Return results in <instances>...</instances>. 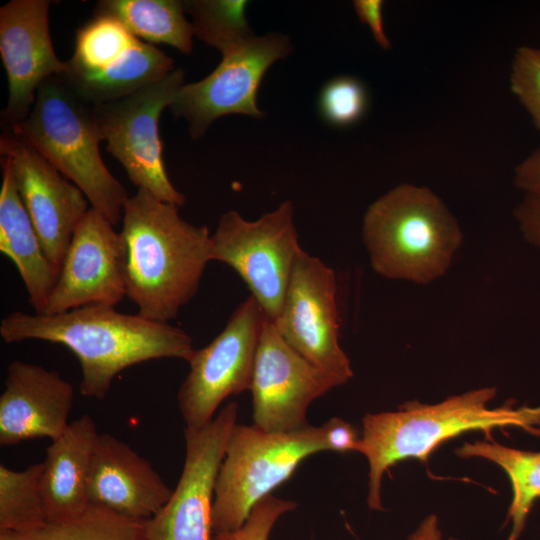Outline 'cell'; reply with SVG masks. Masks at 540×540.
<instances>
[{"label": "cell", "mask_w": 540, "mask_h": 540, "mask_svg": "<svg viewBox=\"0 0 540 540\" xmlns=\"http://www.w3.org/2000/svg\"><path fill=\"white\" fill-rule=\"evenodd\" d=\"M119 231L126 296L140 316L169 323L197 293L212 261L207 226L184 220L178 206L137 189Z\"/></svg>", "instance_id": "cell-2"}, {"label": "cell", "mask_w": 540, "mask_h": 540, "mask_svg": "<svg viewBox=\"0 0 540 540\" xmlns=\"http://www.w3.org/2000/svg\"><path fill=\"white\" fill-rule=\"evenodd\" d=\"M0 251L16 266L29 304L43 314L58 273L49 262L17 190L10 162L1 157Z\"/></svg>", "instance_id": "cell-20"}, {"label": "cell", "mask_w": 540, "mask_h": 540, "mask_svg": "<svg viewBox=\"0 0 540 540\" xmlns=\"http://www.w3.org/2000/svg\"><path fill=\"white\" fill-rule=\"evenodd\" d=\"M0 540H143V524L90 503L75 519L46 522L28 532L0 533Z\"/></svg>", "instance_id": "cell-24"}, {"label": "cell", "mask_w": 540, "mask_h": 540, "mask_svg": "<svg viewBox=\"0 0 540 540\" xmlns=\"http://www.w3.org/2000/svg\"><path fill=\"white\" fill-rule=\"evenodd\" d=\"M513 182L525 194L540 197V146L516 165Z\"/></svg>", "instance_id": "cell-34"}, {"label": "cell", "mask_w": 540, "mask_h": 540, "mask_svg": "<svg viewBox=\"0 0 540 540\" xmlns=\"http://www.w3.org/2000/svg\"><path fill=\"white\" fill-rule=\"evenodd\" d=\"M264 321L262 309L250 296L208 345L194 350L177 394L186 429L203 428L225 398L250 390Z\"/></svg>", "instance_id": "cell-9"}, {"label": "cell", "mask_w": 540, "mask_h": 540, "mask_svg": "<svg viewBox=\"0 0 540 540\" xmlns=\"http://www.w3.org/2000/svg\"><path fill=\"white\" fill-rule=\"evenodd\" d=\"M455 453L462 458L489 460L505 471L512 488L508 510L511 531L507 540H518L533 504L540 499V452L515 449L487 439L466 442Z\"/></svg>", "instance_id": "cell-23"}, {"label": "cell", "mask_w": 540, "mask_h": 540, "mask_svg": "<svg viewBox=\"0 0 540 540\" xmlns=\"http://www.w3.org/2000/svg\"><path fill=\"white\" fill-rule=\"evenodd\" d=\"M540 48V47H539Z\"/></svg>", "instance_id": "cell-36"}, {"label": "cell", "mask_w": 540, "mask_h": 540, "mask_svg": "<svg viewBox=\"0 0 540 540\" xmlns=\"http://www.w3.org/2000/svg\"><path fill=\"white\" fill-rule=\"evenodd\" d=\"M362 236L377 274L417 284L443 276L463 241L444 201L430 188L411 183L391 188L368 206Z\"/></svg>", "instance_id": "cell-4"}, {"label": "cell", "mask_w": 540, "mask_h": 540, "mask_svg": "<svg viewBox=\"0 0 540 540\" xmlns=\"http://www.w3.org/2000/svg\"><path fill=\"white\" fill-rule=\"evenodd\" d=\"M510 89L540 132V48L521 46L515 51Z\"/></svg>", "instance_id": "cell-29"}, {"label": "cell", "mask_w": 540, "mask_h": 540, "mask_svg": "<svg viewBox=\"0 0 540 540\" xmlns=\"http://www.w3.org/2000/svg\"><path fill=\"white\" fill-rule=\"evenodd\" d=\"M174 61L153 44L139 40L120 59L89 73L60 75L82 100L95 106L127 97L174 70Z\"/></svg>", "instance_id": "cell-21"}, {"label": "cell", "mask_w": 540, "mask_h": 540, "mask_svg": "<svg viewBox=\"0 0 540 540\" xmlns=\"http://www.w3.org/2000/svg\"><path fill=\"white\" fill-rule=\"evenodd\" d=\"M50 5L49 0H11L0 8V55L9 90L1 113L3 130L21 123L41 84L66 68L53 48Z\"/></svg>", "instance_id": "cell-15"}, {"label": "cell", "mask_w": 540, "mask_h": 540, "mask_svg": "<svg viewBox=\"0 0 540 540\" xmlns=\"http://www.w3.org/2000/svg\"><path fill=\"white\" fill-rule=\"evenodd\" d=\"M514 215L525 239L540 249V197L525 194Z\"/></svg>", "instance_id": "cell-32"}, {"label": "cell", "mask_w": 540, "mask_h": 540, "mask_svg": "<svg viewBox=\"0 0 540 540\" xmlns=\"http://www.w3.org/2000/svg\"><path fill=\"white\" fill-rule=\"evenodd\" d=\"M334 271L304 250L294 265L281 312L272 322L284 341L312 365L342 384L353 377L339 345Z\"/></svg>", "instance_id": "cell-10"}, {"label": "cell", "mask_w": 540, "mask_h": 540, "mask_svg": "<svg viewBox=\"0 0 540 540\" xmlns=\"http://www.w3.org/2000/svg\"><path fill=\"white\" fill-rule=\"evenodd\" d=\"M290 51L289 39L282 34L253 35L223 54L205 78L184 84L169 107L172 114L188 122L193 138L203 136L216 119L228 114L261 118L263 112L256 104L261 80Z\"/></svg>", "instance_id": "cell-12"}, {"label": "cell", "mask_w": 540, "mask_h": 540, "mask_svg": "<svg viewBox=\"0 0 540 540\" xmlns=\"http://www.w3.org/2000/svg\"><path fill=\"white\" fill-rule=\"evenodd\" d=\"M496 388L484 387L451 396L440 403L405 402L397 411L366 414L356 450L369 463L367 504L383 510L381 483L385 472L406 459L428 462L444 442L459 435L482 431L492 439L493 429L516 427L540 436V406L490 408Z\"/></svg>", "instance_id": "cell-3"}, {"label": "cell", "mask_w": 540, "mask_h": 540, "mask_svg": "<svg viewBox=\"0 0 540 540\" xmlns=\"http://www.w3.org/2000/svg\"><path fill=\"white\" fill-rule=\"evenodd\" d=\"M302 250L290 201L254 221L245 220L237 211H227L211 235L212 260L235 270L271 322L281 312Z\"/></svg>", "instance_id": "cell-7"}, {"label": "cell", "mask_w": 540, "mask_h": 540, "mask_svg": "<svg viewBox=\"0 0 540 540\" xmlns=\"http://www.w3.org/2000/svg\"><path fill=\"white\" fill-rule=\"evenodd\" d=\"M296 507V502L270 494L256 504L240 528L214 534L213 540H268L277 520Z\"/></svg>", "instance_id": "cell-30"}, {"label": "cell", "mask_w": 540, "mask_h": 540, "mask_svg": "<svg viewBox=\"0 0 540 540\" xmlns=\"http://www.w3.org/2000/svg\"><path fill=\"white\" fill-rule=\"evenodd\" d=\"M183 4L192 18L193 34L221 55L254 35L246 19L247 1L192 0Z\"/></svg>", "instance_id": "cell-27"}, {"label": "cell", "mask_w": 540, "mask_h": 540, "mask_svg": "<svg viewBox=\"0 0 540 540\" xmlns=\"http://www.w3.org/2000/svg\"><path fill=\"white\" fill-rule=\"evenodd\" d=\"M1 157L10 162L18 193L59 275L73 233L88 210L84 193L20 135L3 130Z\"/></svg>", "instance_id": "cell-14"}, {"label": "cell", "mask_w": 540, "mask_h": 540, "mask_svg": "<svg viewBox=\"0 0 540 540\" xmlns=\"http://www.w3.org/2000/svg\"><path fill=\"white\" fill-rule=\"evenodd\" d=\"M367 91L355 77L338 76L323 87L319 109L323 118L335 126H349L358 122L367 109Z\"/></svg>", "instance_id": "cell-28"}, {"label": "cell", "mask_w": 540, "mask_h": 540, "mask_svg": "<svg viewBox=\"0 0 540 540\" xmlns=\"http://www.w3.org/2000/svg\"><path fill=\"white\" fill-rule=\"evenodd\" d=\"M321 427L328 450L341 453L356 450L360 438L350 423L334 417Z\"/></svg>", "instance_id": "cell-33"}, {"label": "cell", "mask_w": 540, "mask_h": 540, "mask_svg": "<svg viewBox=\"0 0 540 540\" xmlns=\"http://www.w3.org/2000/svg\"><path fill=\"white\" fill-rule=\"evenodd\" d=\"M328 451L322 427L267 432L236 423L228 437L212 503L214 534L240 528L258 502L314 453Z\"/></svg>", "instance_id": "cell-6"}, {"label": "cell", "mask_w": 540, "mask_h": 540, "mask_svg": "<svg viewBox=\"0 0 540 540\" xmlns=\"http://www.w3.org/2000/svg\"><path fill=\"white\" fill-rule=\"evenodd\" d=\"M98 436L93 418L84 414L47 447L40 481L47 522L75 519L88 508V478Z\"/></svg>", "instance_id": "cell-19"}, {"label": "cell", "mask_w": 540, "mask_h": 540, "mask_svg": "<svg viewBox=\"0 0 540 540\" xmlns=\"http://www.w3.org/2000/svg\"><path fill=\"white\" fill-rule=\"evenodd\" d=\"M382 0H355L353 7L359 20L368 26L375 42L384 50L391 49L384 27Z\"/></svg>", "instance_id": "cell-31"}, {"label": "cell", "mask_w": 540, "mask_h": 540, "mask_svg": "<svg viewBox=\"0 0 540 540\" xmlns=\"http://www.w3.org/2000/svg\"><path fill=\"white\" fill-rule=\"evenodd\" d=\"M184 84V71L175 68L127 97L93 106L106 151L123 166L130 182L178 207L186 198L167 175L159 119Z\"/></svg>", "instance_id": "cell-8"}, {"label": "cell", "mask_w": 540, "mask_h": 540, "mask_svg": "<svg viewBox=\"0 0 540 540\" xmlns=\"http://www.w3.org/2000/svg\"><path fill=\"white\" fill-rule=\"evenodd\" d=\"M139 41L121 22L93 15L76 32L75 49L66 70L89 73L105 69Z\"/></svg>", "instance_id": "cell-26"}, {"label": "cell", "mask_w": 540, "mask_h": 540, "mask_svg": "<svg viewBox=\"0 0 540 540\" xmlns=\"http://www.w3.org/2000/svg\"><path fill=\"white\" fill-rule=\"evenodd\" d=\"M407 540H444L437 517L435 515L427 516ZM447 540L459 539L449 538Z\"/></svg>", "instance_id": "cell-35"}, {"label": "cell", "mask_w": 540, "mask_h": 540, "mask_svg": "<svg viewBox=\"0 0 540 540\" xmlns=\"http://www.w3.org/2000/svg\"><path fill=\"white\" fill-rule=\"evenodd\" d=\"M20 135L86 196L114 226L122 220L129 195L105 166L103 141L93 106L60 75L39 87L28 116L9 129Z\"/></svg>", "instance_id": "cell-5"}, {"label": "cell", "mask_w": 540, "mask_h": 540, "mask_svg": "<svg viewBox=\"0 0 540 540\" xmlns=\"http://www.w3.org/2000/svg\"><path fill=\"white\" fill-rule=\"evenodd\" d=\"M237 417V403L229 402L203 428H185L181 476L167 503L142 521L143 540H213L214 485Z\"/></svg>", "instance_id": "cell-11"}, {"label": "cell", "mask_w": 540, "mask_h": 540, "mask_svg": "<svg viewBox=\"0 0 540 540\" xmlns=\"http://www.w3.org/2000/svg\"><path fill=\"white\" fill-rule=\"evenodd\" d=\"M340 385L290 347L265 318L250 388L253 425L275 433L301 429L308 425L309 405Z\"/></svg>", "instance_id": "cell-13"}, {"label": "cell", "mask_w": 540, "mask_h": 540, "mask_svg": "<svg viewBox=\"0 0 540 540\" xmlns=\"http://www.w3.org/2000/svg\"><path fill=\"white\" fill-rule=\"evenodd\" d=\"M0 336L6 343L42 340L66 346L81 366V394L99 400L122 370L153 359L188 361L195 350L181 328L102 304L58 314L15 311L1 320Z\"/></svg>", "instance_id": "cell-1"}, {"label": "cell", "mask_w": 540, "mask_h": 540, "mask_svg": "<svg viewBox=\"0 0 540 540\" xmlns=\"http://www.w3.org/2000/svg\"><path fill=\"white\" fill-rule=\"evenodd\" d=\"M125 296L119 232L90 207L73 233L43 314L91 304L115 307Z\"/></svg>", "instance_id": "cell-16"}, {"label": "cell", "mask_w": 540, "mask_h": 540, "mask_svg": "<svg viewBox=\"0 0 540 540\" xmlns=\"http://www.w3.org/2000/svg\"><path fill=\"white\" fill-rule=\"evenodd\" d=\"M42 462L17 471L0 465V533H22L47 522L41 492Z\"/></svg>", "instance_id": "cell-25"}, {"label": "cell", "mask_w": 540, "mask_h": 540, "mask_svg": "<svg viewBox=\"0 0 540 540\" xmlns=\"http://www.w3.org/2000/svg\"><path fill=\"white\" fill-rule=\"evenodd\" d=\"M73 399V386L58 372L12 361L0 396V444L14 446L35 438H58L70 424Z\"/></svg>", "instance_id": "cell-17"}, {"label": "cell", "mask_w": 540, "mask_h": 540, "mask_svg": "<svg viewBox=\"0 0 540 540\" xmlns=\"http://www.w3.org/2000/svg\"><path fill=\"white\" fill-rule=\"evenodd\" d=\"M94 15L117 19L143 42L166 44L184 54L192 51L194 34L183 1L102 0L97 2Z\"/></svg>", "instance_id": "cell-22"}, {"label": "cell", "mask_w": 540, "mask_h": 540, "mask_svg": "<svg viewBox=\"0 0 540 540\" xmlns=\"http://www.w3.org/2000/svg\"><path fill=\"white\" fill-rule=\"evenodd\" d=\"M173 490L151 464L128 444L99 434L88 478L89 503L143 521L155 515Z\"/></svg>", "instance_id": "cell-18"}]
</instances>
